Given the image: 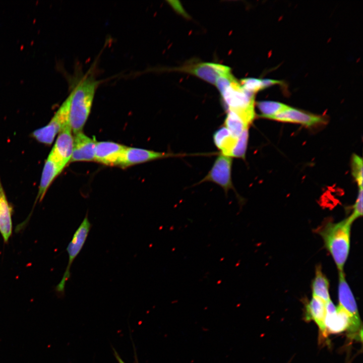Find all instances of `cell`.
Listing matches in <instances>:
<instances>
[{"label": "cell", "instance_id": "cell-1", "mask_svg": "<svg viewBox=\"0 0 363 363\" xmlns=\"http://www.w3.org/2000/svg\"><path fill=\"white\" fill-rule=\"evenodd\" d=\"M100 81L89 74L77 79L68 97L69 124L72 132H82L92 108Z\"/></svg>", "mask_w": 363, "mask_h": 363}, {"label": "cell", "instance_id": "cell-2", "mask_svg": "<svg viewBox=\"0 0 363 363\" xmlns=\"http://www.w3.org/2000/svg\"><path fill=\"white\" fill-rule=\"evenodd\" d=\"M352 223L348 217L336 223L327 222L319 230L325 246L339 271H343L349 255Z\"/></svg>", "mask_w": 363, "mask_h": 363}, {"label": "cell", "instance_id": "cell-3", "mask_svg": "<svg viewBox=\"0 0 363 363\" xmlns=\"http://www.w3.org/2000/svg\"><path fill=\"white\" fill-rule=\"evenodd\" d=\"M226 111H232L250 126L255 118V94L245 90L235 79L220 93Z\"/></svg>", "mask_w": 363, "mask_h": 363}, {"label": "cell", "instance_id": "cell-4", "mask_svg": "<svg viewBox=\"0 0 363 363\" xmlns=\"http://www.w3.org/2000/svg\"><path fill=\"white\" fill-rule=\"evenodd\" d=\"M173 71L189 73L213 85L218 77L231 73V69L226 66L194 59L186 62L181 66L172 69Z\"/></svg>", "mask_w": 363, "mask_h": 363}, {"label": "cell", "instance_id": "cell-5", "mask_svg": "<svg viewBox=\"0 0 363 363\" xmlns=\"http://www.w3.org/2000/svg\"><path fill=\"white\" fill-rule=\"evenodd\" d=\"M91 227L92 224L88 219V214H86L74 233L72 238L66 250L69 255L68 264L61 281L56 287V291L60 293H63L65 291L66 282L70 278L71 265L81 251Z\"/></svg>", "mask_w": 363, "mask_h": 363}, {"label": "cell", "instance_id": "cell-6", "mask_svg": "<svg viewBox=\"0 0 363 363\" xmlns=\"http://www.w3.org/2000/svg\"><path fill=\"white\" fill-rule=\"evenodd\" d=\"M70 100L68 96L49 123L45 126L33 132V136L39 142L51 144L56 135L69 125Z\"/></svg>", "mask_w": 363, "mask_h": 363}, {"label": "cell", "instance_id": "cell-7", "mask_svg": "<svg viewBox=\"0 0 363 363\" xmlns=\"http://www.w3.org/2000/svg\"><path fill=\"white\" fill-rule=\"evenodd\" d=\"M232 165L231 157L221 154L219 155L201 183L210 182L215 183L221 187L227 193L229 190L233 189L231 179Z\"/></svg>", "mask_w": 363, "mask_h": 363}, {"label": "cell", "instance_id": "cell-8", "mask_svg": "<svg viewBox=\"0 0 363 363\" xmlns=\"http://www.w3.org/2000/svg\"><path fill=\"white\" fill-rule=\"evenodd\" d=\"M338 299L339 306L352 318V325L348 331L350 337H353L354 334L359 330L361 323L355 298L345 280L343 271L339 272Z\"/></svg>", "mask_w": 363, "mask_h": 363}, {"label": "cell", "instance_id": "cell-9", "mask_svg": "<svg viewBox=\"0 0 363 363\" xmlns=\"http://www.w3.org/2000/svg\"><path fill=\"white\" fill-rule=\"evenodd\" d=\"M73 141L72 131L69 124L59 133L55 144L49 154L63 168L71 161Z\"/></svg>", "mask_w": 363, "mask_h": 363}, {"label": "cell", "instance_id": "cell-10", "mask_svg": "<svg viewBox=\"0 0 363 363\" xmlns=\"http://www.w3.org/2000/svg\"><path fill=\"white\" fill-rule=\"evenodd\" d=\"M270 119L300 124L307 127H311L326 122V119L323 116L309 113L289 106Z\"/></svg>", "mask_w": 363, "mask_h": 363}, {"label": "cell", "instance_id": "cell-11", "mask_svg": "<svg viewBox=\"0 0 363 363\" xmlns=\"http://www.w3.org/2000/svg\"><path fill=\"white\" fill-rule=\"evenodd\" d=\"M174 156L178 155L127 147L118 166L125 168L141 163Z\"/></svg>", "mask_w": 363, "mask_h": 363}, {"label": "cell", "instance_id": "cell-12", "mask_svg": "<svg viewBox=\"0 0 363 363\" xmlns=\"http://www.w3.org/2000/svg\"><path fill=\"white\" fill-rule=\"evenodd\" d=\"M127 146L112 142H96L94 160L106 165H116Z\"/></svg>", "mask_w": 363, "mask_h": 363}, {"label": "cell", "instance_id": "cell-13", "mask_svg": "<svg viewBox=\"0 0 363 363\" xmlns=\"http://www.w3.org/2000/svg\"><path fill=\"white\" fill-rule=\"evenodd\" d=\"M73 137V149L70 161H91L94 160L96 141L82 132Z\"/></svg>", "mask_w": 363, "mask_h": 363}, {"label": "cell", "instance_id": "cell-14", "mask_svg": "<svg viewBox=\"0 0 363 363\" xmlns=\"http://www.w3.org/2000/svg\"><path fill=\"white\" fill-rule=\"evenodd\" d=\"M324 324L327 334L338 333L349 330L352 325L351 316L338 306L333 312H326Z\"/></svg>", "mask_w": 363, "mask_h": 363}, {"label": "cell", "instance_id": "cell-15", "mask_svg": "<svg viewBox=\"0 0 363 363\" xmlns=\"http://www.w3.org/2000/svg\"><path fill=\"white\" fill-rule=\"evenodd\" d=\"M326 302L321 299L313 296L306 306V319L314 320L319 327L323 336L328 335L324 324L326 316Z\"/></svg>", "mask_w": 363, "mask_h": 363}, {"label": "cell", "instance_id": "cell-16", "mask_svg": "<svg viewBox=\"0 0 363 363\" xmlns=\"http://www.w3.org/2000/svg\"><path fill=\"white\" fill-rule=\"evenodd\" d=\"M64 168L49 155L42 171L38 198L41 200L54 178Z\"/></svg>", "mask_w": 363, "mask_h": 363}, {"label": "cell", "instance_id": "cell-17", "mask_svg": "<svg viewBox=\"0 0 363 363\" xmlns=\"http://www.w3.org/2000/svg\"><path fill=\"white\" fill-rule=\"evenodd\" d=\"M12 229L11 209L0 182V232L5 241L11 236Z\"/></svg>", "mask_w": 363, "mask_h": 363}, {"label": "cell", "instance_id": "cell-18", "mask_svg": "<svg viewBox=\"0 0 363 363\" xmlns=\"http://www.w3.org/2000/svg\"><path fill=\"white\" fill-rule=\"evenodd\" d=\"M237 138L233 137L224 126L217 129L213 136L215 146L221 151V154L227 156H229Z\"/></svg>", "mask_w": 363, "mask_h": 363}, {"label": "cell", "instance_id": "cell-19", "mask_svg": "<svg viewBox=\"0 0 363 363\" xmlns=\"http://www.w3.org/2000/svg\"><path fill=\"white\" fill-rule=\"evenodd\" d=\"M329 287L328 280L322 273L320 267H318L312 284L313 296L318 297L326 302L329 301L331 300Z\"/></svg>", "mask_w": 363, "mask_h": 363}, {"label": "cell", "instance_id": "cell-20", "mask_svg": "<svg viewBox=\"0 0 363 363\" xmlns=\"http://www.w3.org/2000/svg\"><path fill=\"white\" fill-rule=\"evenodd\" d=\"M226 112L224 126L233 137L237 138L245 130L249 129V126L235 113L230 111Z\"/></svg>", "mask_w": 363, "mask_h": 363}, {"label": "cell", "instance_id": "cell-21", "mask_svg": "<svg viewBox=\"0 0 363 363\" xmlns=\"http://www.w3.org/2000/svg\"><path fill=\"white\" fill-rule=\"evenodd\" d=\"M256 105L260 112L259 116L270 119L288 106L280 102L269 100L258 101Z\"/></svg>", "mask_w": 363, "mask_h": 363}, {"label": "cell", "instance_id": "cell-22", "mask_svg": "<svg viewBox=\"0 0 363 363\" xmlns=\"http://www.w3.org/2000/svg\"><path fill=\"white\" fill-rule=\"evenodd\" d=\"M249 140V129L245 130L237 138L229 157L245 159Z\"/></svg>", "mask_w": 363, "mask_h": 363}, {"label": "cell", "instance_id": "cell-23", "mask_svg": "<svg viewBox=\"0 0 363 363\" xmlns=\"http://www.w3.org/2000/svg\"><path fill=\"white\" fill-rule=\"evenodd\" d=\"M362 159L357 154H353L351 157V174L359 188H362Z\"/></svg>", "mask_w": 363, "mask_h": 363}, {"label": "cell", "instance_id": "cell-24", "mask_svg": "<svg viewBox=\"0 0 363 363\" xmlns=\"http://www.w3.org/2000/svg\"><path fill=\"white\" fill-rule=\"evenodd\" d=\"M239 83L245 90L254 94L265 89L263 79L246 78L241 79Z\"/></svg>", "mask_w": 363, "mask_h": 363}, {"label": "cell", "instance_id": "cell-25", "mask_svg": "<svg viewBox=\"0 0 363 363\" xmlns=\"http://www.w3.org/2000/svg\"><path fill=\"white\" fill-rule=\"evenodd\" d=\"M362 215V188H359L357 196L353 206L352 214L348 217L353 222Z\"/></svg>", "mask_w": 363, "mask_h": 363}, {"label": "cell", "instance_id": "cell-26", "mask_svg": "<svg viewBox=\"0 0 363 363\" xmlns=\"http://www.w3.org/2000/svg\"><path fill=\"white\" fill-rule=\"evenodd\" d=\"M115 355L119 363H125L124 361L120 358V357L118 356V355L115 351Z\"/></svg>", "mask_w": 363, "mask_h": 363}]
</instances>
